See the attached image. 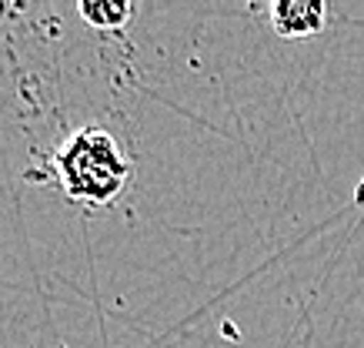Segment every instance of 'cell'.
Segmentation results:
<instances>
[{
	"mask_svg": "<svg viewBox=\"0 0 364 348\" xmlns=\"http://www.w3.org/2000/svg\"><path fill=\"white\" fill-rule=\"evenodd\" d=\"M54 168L67 198L100 208L121 198L131 178V161L104 127H80L57 147Z\"/></svg>",
	"mask_w": 364,
	"mask_h": 348,
	"instance_id": "cell-1",
	"label": "cell"
},
{
	"mask_svg": "<svg viewBox=\"0 0 364 348\" xmlns=\"http://www.w3.org/2000/svg\"><path fill=\"white\" fill-rule=\"evenodd\" d=\"M271 23L281 37H314L328 23V7L321 0H277Z\"/></svg>",
	"mask_w": 364,
	"mask_h": 348,
	"instance_id": "cell-2",
	"label": "cell"
},
{
	"mask_svg": "<svg viewBox=\"0 0 364 348\" xmlns=\"http://www.w3.org/2000/svg\"><path fill=\"white\" fill-rule=\"evenodd\" d=\"M77 14L97 31H124L134 7L127 0H80Z\"/></svg>",
	"mask_w": 364,
	"mask_h": 348,
	"instance_id": "cell-3",
	"label": "cell"
}]
</instances>
